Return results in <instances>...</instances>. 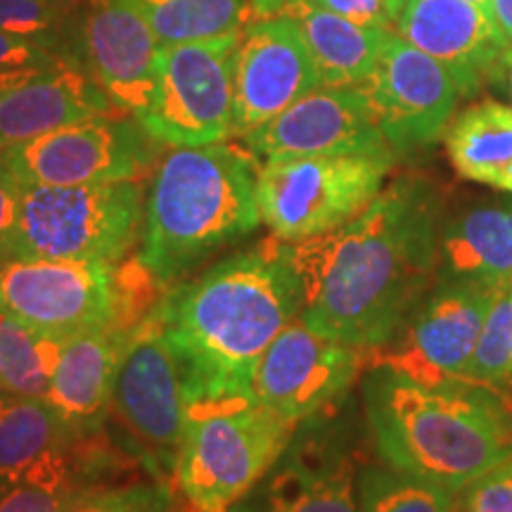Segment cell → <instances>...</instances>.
<instances>
[{"mask_svg":"<svg viewBox=\"0 0 512 512\" xmlns=\"http://www.w3.org/2000/svg\"><path fill=\"white\" fill-rule=\"evenodd\" d=\"M366 366L368 351L332 342L294 318L259 361L252 396L271 411L304 422L342 399Z\"/></svg>","mask_w":512,"mask_h":512,"instance_id":"13","label":"cell"},{"mask_svg":"<svg viewBox=\"0 0 512 512\" xmlns=\"http://www.w3.org/2000/svg\"><path fill=\"white\" fill-rule=\"evenodd\" d=\"M162 46L240 34L245 0H131Z\"/></svg>","mask_w":512,"mask_h":512,"instance_id":"26","label":"cell"},{"mask_svg":"<svg viewBox=\"0 0 512 512\" xmlns=\"http://www.w3.org/2000/svg\"><path fill=\"white\" fill-rule=\"evenodd\" d=\"M24 183L8 164L0 162V264L15 259L19 211H22Z\"/></svg>","mask_w":512,"mask_h":512,"instance_id":"34","label":"cell"},{"mask_svg":"<svg viewBox=\"0 0 512 512\" xmlns=\"http://www.w3.org/2000/svg\"><path fill=\"white\" fill-rule=\"evenodd\" d=\"M392 157H273L259 169L261 223L275 240L304 242L356 219L380 195Z\"/></svg>","mask_w":512,"mask_h":512,"instance_id":"8","label":"cell"},{"mask_svg":"<svg viewBox=\"0 0 512 512\" xmlns=\"http://www.w3.org/2000/svg\"><path fill=\"white\" fill-rule=\"evenodd\" d=\"M451 512H453V510H451ZM458 512H463V510H458Z\"/></svg>","mask_w":512,"mask_h":512,"instance_id":"41","label":"cell"},{"mask_svg":"<svg viewBox=\"0 0 512 512\" xmlns=\"http://www.w3.org/2000/svg\"><path fill=\"white\" fill-rule=\"evenodd\" d=\"M510 287H512V283H510Z\"/></svg>","mask_w":512,"mask_h":512,"instance_id":"42","label":"cell"},{"mask_svg":"<svg viewBox=\"0 0 512 512\" xmlns=\"http://www.w3.org/2000/svg\"><path fill=\"white\" fill-rule=\"evenodd\" d=\"M67 15V8L48 0H0V31L38 38L60 48Z\"/></svg>","mask_w":512,"mask_h":512,"instance_id":"32","label":"cell"},{"mask_svg":"<svg viewBox=\"0 0 512 512\" xmlns=\"http://www.w3.org/2000/svg\"><path fill=\"white\" fill-rule=\"evenodd\" d=\"M439 197L399 178L356 219L304 242H283L299 283V318L349 347H384L427 297L439 271Z\"/></svg>","mask_w":512,"mask_h":512,"instance_id":"1","label":"cell"},{"mask_svg":"<svg viewBox=\"0 0 512 512\" xmlns=\"http://www.w3.org/2000/svg\"><path fill=\"white\" fill-rule=\"evenodd\" d=\"M140 320L121 318L62 342L48 399L79 434L95 430L112 406L121 361Z\"/></svg>","mask_w":512,"mask_h":512,"instance_id":"20","label":"cell"},{"mask_svg":"<svg viewBox=\"0 0 512 512\" xmlns=\"http://www.w3.org/2000/svg\"><path fill=\"white\" fill-rule=\"evenodd\" d=\"M394 31L444 64L463 95L479 91L512 67V46L489 10L467 0H399Z\"/></svg>","mask_w":512,"mask_h":512,"instance_id":"17","label":"cell"},{"mask_svg":"<svg viewBox=\"0 0 512 512\" xmlns=\"http://www.w3.org/2000/svg\"><path fill=\"white\" fill-rule=\"evenodd\" d=\"M498 290L439 280L401 330L368 354V368L384 366L427 387H472L467 368Z\"/></svg>","mask_w":512,"mask_h":512,"instance_id":"10","label":"cell"},{"mask_svg":"<svg viewBox=\"0 0 512 512\" xmlns=\"http://www.w3.org/2000/svg\"><path fill=\"white\" fill-rule=\"evenodd\" d=\"M60 349V339L0 313V392L48 399Z\"/></svg>","mask_w":512,"mask_h":512,"instance_id":"27","label":"cell"},{"mask_svg":"<svg viewBox=\"0 0 512 512\" xmlns=\"http://www.w3.org/2000/svg\"><path fill=\"white\" fill-rule=\"evenodd\" d=\"M60 50L62 48L50 46V43L38 41V38L0 31V72L3 69L24 67V64L43 62L55 53H60Z\"/></svg>","mask_w":512,"mask_h":512,"instance_id":"36","label":"cell"},{"mask_svg":"<svg viewBox=\"0 0 512 512\" xmlns=\"http://www.w3.org/2000/svg\"><path fill=\"white\" fill-rule=\"evenodd\" d=\"M363 401L384 463L453 494L512 453L510 415L489 389L427 387L375 366Z\"/></svg>","mask_w":512,"mask_h":512,"instance_id":"3","label":"cell"},{"mask_svg":"<svg viewBox=\"0 0 512 512\" xmlns=\"http://www.w3.org/2000/svg\"><path fill=\"white\" fill-rule=\"evenodd\" d=\"M361 512H451L453 491L425 479L394 470L368 467L358 479Z\"/></svg>","mask_w":512,"mask_h":512,"instance_id":"28","label":"cell"},{"mask_svg":"<svg viewBox=\"0 0 512 512\" xmlns=\"http://www.w3.org/2000/svg\"><path fill=\"white\" fill-rule=\"evenodd\" d=\"M48 3H53V5H60V8H72V5H76V3H81V0H48Z\"/></svg>","mask_w":512,"mask_h":512,"instance_id":"39","label":"cell"},{"mask_svg":"<svg viewBox=\"0 0 512 512\" xmlns=\"http://www.w3.org/2000/svg\"><path fill=\"white\" fill-rule=\"evenodd\" d=\"M463 512H512V453L463 489Z\"/></svg>","mask_w":512,"mask_h":512,"instance_id":"33","label":"cell"},{"mask_svg":"<svg viewBox=\"0 0 512 512\" xmlns=\"http://www.w3.org/2000/svg\"><path fill=\"white\" fill-rule=\"evenodd\" d=\"M233 86V136L245 138L323 83L297 24L275 17L242 27Z\"/></svg>","mask_w":512,"mask_h":512,"instance_id":"16","label":"cell"},{"mask_svg":"<svg viewBox=\"0 0 512 512\" xmlns=\"http://www.w3.org/2000/svg\"><path fill=\"white\" fill-rule=\"evenodd\" d=\"M119 112L67 53L0 72V152L95 114ZM124 114V112H121Z\"/></svg>","mask_w":512,"mask_h":512,"instance_id":"18","label":"cell"},{"mask_svg":"<svg viewBox=\"0 0 512 512\" xmlns=\"http://www.w3.org/2000/svg\"><path fill=\"white\" fill-rule=\"evenodd\" d=\"M112 406L140 444L174 467L190 399L178 358L152 311L133 330Z\"/></svg>","mask_w":512,"mask_h":512,"instance_id":"14","label":"cell"},{"mask_svg":"<svg viewBox=\"0 0 512 512\" xmlns=\"http://www.w3.org/2000/svg\"><path fill=\"white\" fill-rule=\"evenodd\" d=\"M467 3H475V5H479V8L489 10V0H467Z\"/></svg>","mask_w":512,"mask_h":512,"instance_id":"40","label":"cell"},{"mask_svg":"<svg viewBox=\"0 0 512 512\" xmlns=\"http://www.w3.org/2000/svg\"><path fill=\"white\" fill-rule=\"evenodd\" d=\"M83 67L119 112L140 119L155 95L162 43L131 0H83Z\"/></svg>","mask_w":512,"mask_h":512,"instance_id":"19","label":"cell"},{"mask_svg":"<svg viewBox=\"0 0 512 512\" xmlns=\"http://www.w3.org/2000/svg\"><path fill=\"white\" fill-rule=\"evenodd\" d=\"M240 34L159 48L155 95L138 119L147 136L171 147H200L233 136Z\"/></svg>","mask_w":512,"mask_h":512,"instance_id":"9","label":"cell"},{"mask_svg":"<svg viewBox=\"0 0 512 512\" xmlns=\"http://www.w3.org/2000/svg\"><path fill=\"white\" fill-rule=\"evenodd\" d=\"M256 157H396L361 86H320L242 138Z\"/></svg>","mask_w":512,"mask_h":512,"instance_id":"15","label":"cell"},{"mask_svg":"<svg viewBox=\"0 0 512 512\" xmlns=\"http://www.w3.org/2000/svg\"><path fill=\"white\" fill-rule=\"evenodd\" d=\"M140 178L72 188L24 185L15 259L121 264L143 238Z\"/></svg>","mask_w":512,"mask_h":512,"instance_id":"7","label":"cell"},{"mask_svg":"<svg viewBox=\"0 0 512 512\" xmlns=\"http://www.w3.org/2000/svg\"><path fill=\"white\" fill-rule=\"evenodd\" d=\"M297 425L254 399L190 406L171 467L188 510L230 512L280 463Z\"/></svg>","mask_w":512,"mask_h":512,"instance_id":"6","label":"cell"},{"mask_svg":"<svg viewBox=\"0 0 512 512\" xmlns=\"http://www.w3.org/2000/svg\"><path fill=\"white\" fill-rule=\"evenodd\" d=\"M79 432L43 396L0 392V482L5 486L74 467L69 441Z\"/></svg>","mask_w":512,"mask_h":512,"instance_id":"22","label":"cell"},{"mask_svg":"<svg viewBox=\"0 0 512 512\" xmlns=\"http://www.w3.org/2000/svg\"><path fill=\"white\" fill-rule=\"evenodd\" d=\"M287 17L302 31L320 83L328 88L363 86L392 34V29L351 22L309 0H292Z\"/></svg>","mask_w":512,"mask_h":512,"instance_id":"24","label":"cell"},{"mask_svg":"<svg viewBox=\"0 0 512 512\" xmlns=\"http://www.w3.org/2000/svg\"><path fill=\"white\" fill-rule=\"evenodd\" d=\"M309 3L347 17L351 22L394 31V15L399 0H309Z\"/></svg>","mask_w":512,"mask_h":512,"instance_id":"35","label":"cell"},{"mask_svg":"<svg viewBox=\"0 0 512 512\" xmlns=\"http://www.w3.org/2000/svg\"><path fill=\"white\" fill-rule=\"evenodd\" d=\"M259 157L228 140L174 147L159 162L145 197L138 264L169 285L211 252L261 223Z\"/></svg>","mask_w":512,"mask_h":512,"instance_id":"4","label":"cell"},{"mask_svg":"<svg viewBox=\"0 0 512 512\" xmlns=\"http://www.w3.org/2000/svg\"><path fill=\"white\" fill-rule=\"evenodd\" d=\"M299 311L297 275L280 240L176 285L152 309L183 370L190 406L254 399L259 361Z\"/></svg>","mask_w":512,"mask_h":512,"instance_id":"2","label":"cell"},{"mask_svg":"<svg viewBox=\"0 0 512 512\" xmlns=\"http://www.w3.org/2000/svg\"><path fill=\"white\" fill-rule=\"evenodd\" d=\"M230 512H361L356 465L332 448L290 446L280 463Z\"/></svg>","mask_w":512,"mask_h":512,"instance_id":"21","label":"cell"},{"mask_svg":"<svg viewBox=\"0 0 512 512\" xmlns=\"http://www.w3.org/2000/svg\"><path fill=\"white\" fill-rule=\"evenodd\" d=\"M121 112L95 114L43 133L0 152V162L24 185L72 188L140 178L152 157L155 138L138 119Z\"/></svg>","mask_w":512,"mask_h":512,"instance_id":"11","label":"cell"},{"mask_svg":"<svg viewBox=\"0 0 512 512\" xmlns=\"http://www.w3.org/2000/svg\"><path fill=\"white\" fill-rule=\"evenodd\" d=\"M292 0H245V24L259 19L287 17Z\"/></svg>","mask_w":512,"mask_h":512,"instance_id":"37","label":"cell"},{"mask_svg":"<svg viewBox=\"0 0 512 512\" xmlns=\"http://www.w3.org/2000/svg\"><path fill=\"white\" fill-rule=\"evenodd\" d=\"M512 377V287L496 292L467 368V384L494 392Z\"/></svg>","mask_w":512,"mask_h":512,"instance_id":"29","label":"cell"},{"mask_svg":"<svg viewBox=\"0 0 512 512\" xmlns=\"http://www.w3.org/2000/svg\"><path fill=\"white\" fill-rule=\"evenodd\" d=\"M81 486L74 477V467L24 479L5 489L0 496V512H62Z\"/></svg>","mask_w":512,"mask_h":512,"instance_id":"31","label":"cell"},{"mask_svg":"<svg viewBox=\"0 0 512 512\" xmlns=\"http://www.w3.org/2000/svg\"><path fill=\"white\" fill-rule=\"evenodd\" d=\"M446 152L467 181L512 192V107L496 100L467 107L448 128Z\"/></svg>","mask_w":512,"mask_h":512,"instance_id":"25","label":"cell"},{"mask_svg":"<svg viewBox=\"0 0 512 512\" xmlns=\"http://www.w3.org/2000/svg\"><path fill=\"white\" fill-rule=\"evenodd\" d=\"M62 512H178L164 484L81 486Z\"/></svg>","mask_w":512,"mask_h":512,"instance_id":"30","label":"cell"},{"mask_svg":"<svg viewBox=\"0 0 512 512\" xmlns=\"http://www.w3.org/2000/svg\"><path fill=\"white\" fill-rule=\"evenodd\" d=\"M489 15L505 41L512 46V0H489Z\"/></svg>","mask_w":512,"mask_h":512,"instance_id":"38","label":"cell"},{"mask_svg":"<svg viewBox=\"0 0 512 512\" xmlns=\"http://www.w3.org/2000/svg\"><path fill=\"white\" fill-rule=\"evenodd\" d=\"M138 259L128 268L91 259H10L0 264V313L64 339L121 318H145L164 290Z\"/></svg>","mask_w":512,"mask_h":512,"instance_id":"5","label":"cell"},{"mask_svg":"<svg viewBox=\"0 0 512 512\" xmlns=\"http://www.w3.org/2000/svg\"><path fill=\"white\" fill-rule=\"evenodd\" d=\"M361 88L394 155L432 145L448 128L463 95L444 64L403 41L396 31L389 34Z\"/></svg>","mask_w":512,"mask_h":512,"instance_id":"12","label":"cell"},{"mask_svg":"<svg viewBox=\"0 0 512 512\" xmlns=\"http://www.w3.org/2000/svg\"><path fill=\"white\" fill-rule=\"evenodd\" d=\"M439 280L503 290L512 283V207H475L441 228Z\"/></svg>","mask_w":512,"mask_h":512,"instance_id":"23","label":"cell"}]
</instances>
